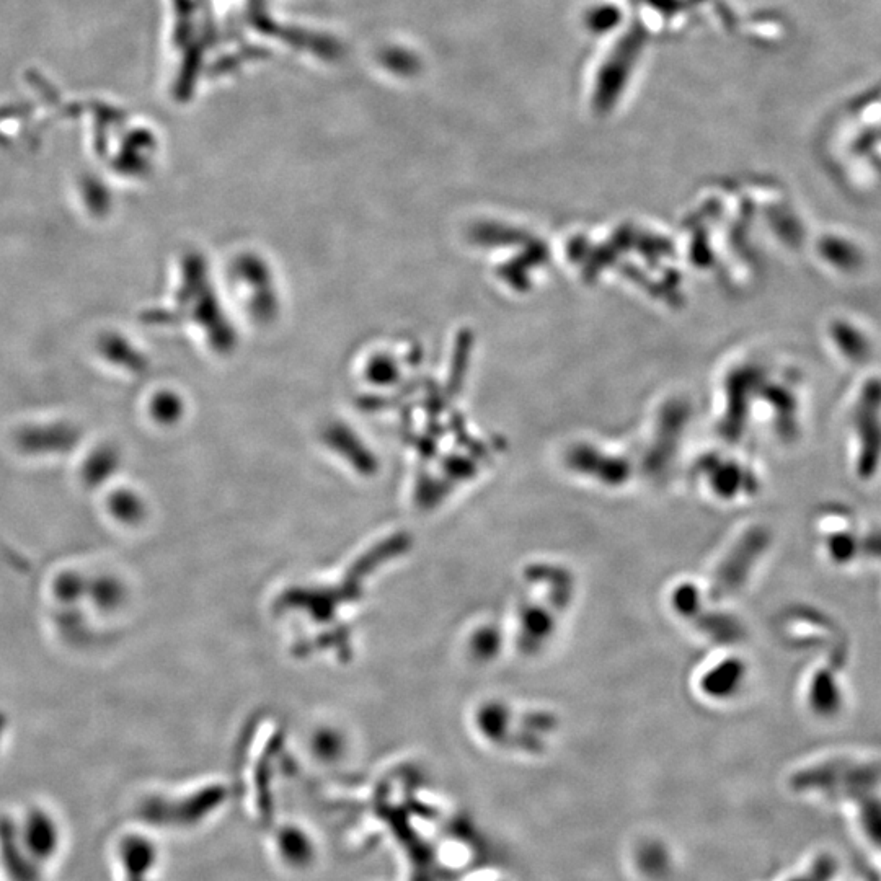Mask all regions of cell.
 Returning a JSON list of instances; mask_svg holds the SVG:
<instances>
[{"label": "cell", "instance_id": "6da1fadb", "mask_svg": "<svg viewBox=\"0 0 881 881\" xmlns=\"http://www.w3.org/2000/svg\"><path fill=\"white\" fill-rule=\"evenodd\" d=\"M0 867L9 881H41V865L31 859L18 824L7 816L0 818Z\"/></svg>", "mask_w": 881, "mask_h": 881}, {"label": "cell", "instance_id": "7a4b0ae2", "mask_svg": "<svg viewBox=\"0 0 881 881\" xmlns=\"http://www.w3.org/2000/svg\"><path fill=\"white\" fill-rule=\"evenodd\" d=\"M18 834L31 859L41 867L54 859L61 847L58 824L45 811H30L18 824Z\"/></svg>", "mask_w": 881, "mask_h": 881}, {"label": "cell", "instance_id": "3957f363", "mask_svg": "<svg viewBox=\"0 0 881 881\" xmlns=\"http://www.w3.org/2000/svg\"><path fill=\"white\" fill-rule=\"evenodd\" d=\"M124 881H146L152 867V847L141 837L129 836L120 846Z\"/></svg>", "mask_w": 881, "mask_h": 881}]
</instances>
